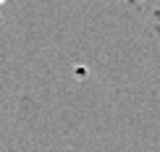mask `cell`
Here are the masks:
<instances>
[{
  "instance_id": "1",
  "label": "cell",
  "mask_w": 160,
  "mask_h": 152,
  "mask_svg": "<svg viewBox=\"0 0 160 152\" xmlns=\"http://www.w3.org/2000/svg\"><path fill=\"white\" fill-rule=\"evenodd\" d=\"M3 3H5V0H0V5H3Z\"/></svg>"
}]
</instances>
